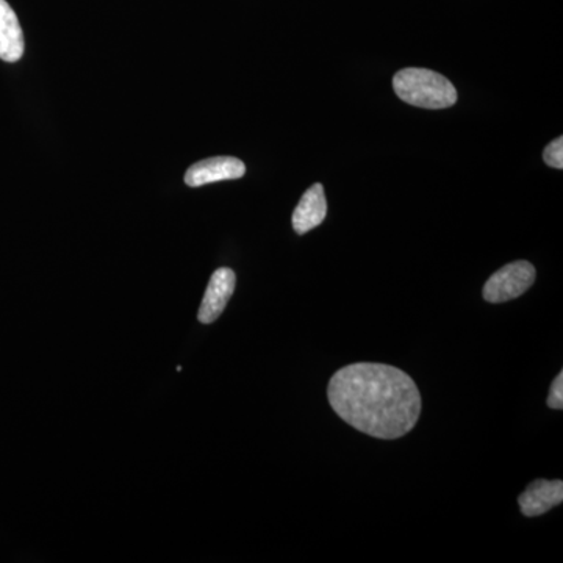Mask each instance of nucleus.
Segmentation results:
<instances>
[{
  "instance_id": "1",
  "label": "nucleus",
  "mask_w": 563,
  "mask_h": 563,
  "mask_svg": "<svg viewBox=\"0 0 563 563\" xmlns=\"http://www.w3.org/2000/svg\"><path fill=\"white\" fill-rule=\"evenodd\" d=\"M332 409L358 432L380 440L407 435L421 413V395L409 374L384 363H354L333 374Z\"/></svg>"
},
{
  "instance_id": "2",
  "label": "nucleus",
  "mask_w": 563,
  "mask_h": 563,
  "mask_svg": "<svg viewBox=\"0 0 563 563\" xmlns=\"http://www.w3.org/2000/svg\"><path fill=\"white\" fill-rule=\"evenodd\" d=\"M393 88L401 101L429 110L450 109L457 102V90L435 70L407 68L393 77Z\"/></svg>"
},
{
  "instance_id": "3",
  "label": "nucleus",
  "mask_w": 563,
  "mask_h": 563,
  "mask_svg": "<svg viewBox=\"0 0 563 563\" xmlns=\"http://www.w3.org/2000/svg\"><path fill=\"white\" fill-rule=\"evenodd\" d=\"M536 282V268L529 262L520 261L503 266L493 274L484 287V299L492 303H501L520 298Z\"/></svg>"
},
{
  "instance_id": "4",
  "label": "nucleus",
  "mask_w": 563,
  "mask_h": 563,
  "mask_svg": "<svg viewBox=\"0 0 563 563\" xmlns=\"http://www.w3.org/2000/svg\"><path fill=\"white\" fill-rule=\"evenodd\" d=\"M244 174L246 166L239 158L213 157L191 165L185 174V184L198 188L214 181L242 179Z\"/></svg>"
},
{
  "instance_id": "5",
  "label": "nucleus",
  "mask_w": 563,
  "mask_h": 563,
  "mask_svg": "<svg viewBox=\"0 0 563 563\" xmlns=\"http://www.w3.org/2000/svg\"><path fill=\"white\" fill-rule=\"evenodd\" d=\"M235 273L231 268H220L213 273L199 309L198 320L202 324H211L221 317L235 291Z\"/></svg>"
},
{
  "instance_id": "6",
  "label": "nucleus",
  "mask_w": 563,
  "mask_h": 563,
  "mask_svg": "<svg viewBox=\"0 0 563 563\" xmlns=\"http://www.w3.org/2000/svg\"><path fill=\"white\" fill-rule=\"evenodd\" d=\"M563 501L562 481L537 479L518 496L525 517H540Z\"/></svg>"
},
{
  "instance_id": "7",
  "label": "nucleus",
  "mask_w": 563,
  "mask_h": 563,
  "mask_svg": "<svg viewBox=\"0 0 563 563\" xmlns=\"http://www.w3.org/2000/svg\"><path fill=\"white\" fill-rule=\"evenodd\" d=\"M328 214V201H325L324 187L314 184L309 188L292 211V229L299 235L313 231L322 224Z\"/></svg>"
},
{
  "instance_id": "8",
  "label": "nucleus",
  "mask_w": 563,
  "mask_h": 563,
  "mask_svg": "<svg viewBox=\"0 0 563 563\" xmlns=\"http://www.w3.org/2000/svg\"><path fill=\"white\" fill-rule=\"evenodd\" d=\"M24 55V33L16 13L0 0V60L16 63Z\"/></svg>"
},
{
  "instance_id": "9",
  "label": "nucleus",
  "mask_w": 563,
  "mask_h": 563,
  "mask_svg": "<svg viewBox=\"0 0 563 563\" xmlns=\"http://www.w3.org/2000/svg\"><path fill=\"white\" fill-rule=\"evenodd\" d=\"M543 161L548 166L555 169L563 168V139L559 136L548 144L547 150L543 151Z\"/></svg>"
},
{
  "instance_id": "10",
  "label": "nucleus",
  "mask_w": 563,
  "mask_h": 563,
  "mask_svg": "<svg viewBox=\"0 0 563 563\" xmlns=\"http://www.w3.org/2000/svg\"><path fill=\"white\" fill-rule=\"evenodd\" d=\"M548 407L554 410L563 409V373H559L553 385H551L550 396H548Z\"/></svg>"
}]
</instances>
